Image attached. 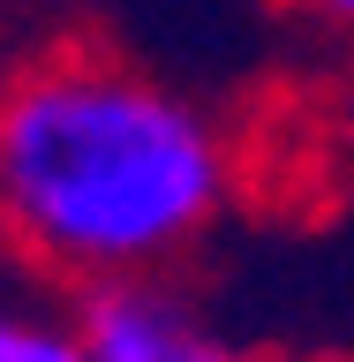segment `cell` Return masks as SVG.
<instances>
[{
  "label": "cell",
  "mask_w": 354,
  "mask_h": 362,
  "mask_svg": "<svg viewBox=\"0 0 354 362\" xmlns=\"http://www.w3.org/2000/svg\"><path fill=\"white\" fill-rule=\"evenodd\" d=\"M234 197V129L151 61L76 30L0 61V249L38 279L174 272Z\"/></svg>",
  "instance_id": "6da1fadb"
},
{
  "label": "cell",
  "mask_w": 354,
  "mask_h": 362,
  "mask_svg": "<svg viewBox=\"0 0 354 362\" xmlns=\"http://www.w3.org/2000/svg\"><path fill=\"white\" fill-rule=\"evenodd\" d=\"M98 362H256L234 332H219L189 287H174V272L151 279H113V287L76 294Z\"/></svg>",
  "instance_id": "7a4b0ae2"
},
{
  "label": "cell",
  "mask_w": 354,
  "mask_h": 362,
  "mask_svg": "<svg viewBox=\"0 0 354 362\" xmlns=\"http://www.w3.org/2000/svg\"><path fill=\"white\" fill-rule=\"evenodd\" d=\"M0 362H98V347H90L83 317L0 294Z\"/></svg>",
  "instance_id": "3957f363"
},
{
  "label": "cell",
  "mask_w": 354,
  "mask_h": 362,
  "mask_svg": "<svg viewBox=\"0 0 354 362\" xmlns=\"http://www.w3.org/2000/svg\"><path fill=\"white\" fill-rule=\"evenodd\" d=\"M98 8H113V0H0V16L30 23V30H68V23L98 16Z\"/></svg>",
  "instance_id": "277c9868"
},
{
  "label": "cell",
  "mask_w": 354,
  "mask_h": 362,
  "mask_svg": "<svg viewBox=\"0 0 354 362\" xmlns=\"http://www.w3.org/2000/svg\"><path fill=\"white\" fill-rule=\"evenodd\" d=\"M294 23H309L317 38H354V0H279Z\"/></svg>",
  "instance_id": "5b68a950"
},
{
  "label": "cell",
  "mask_w": 354,
  "mask_h": 362,
  "mask_svg": "<svg viewBox=\"0 0 354 362\" xmlns=\"http://www.w3.org/2000/svg\"><path fill=\"white\" fill-rule=\"evenodd\" d=\"M0 257H8V249H0Z\"/></svg>",
  "instance_id": "8992f818"
}]
</instances>
